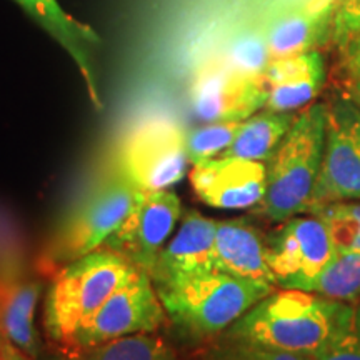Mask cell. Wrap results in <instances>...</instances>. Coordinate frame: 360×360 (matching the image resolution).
<instances>
[{
    "instance_id": "obj_14",
    "label": "cell",
    "mask_w": 360,
    "mask_h": 360,
    "mask_svg": "<svg viewBox=\"0 0 360 360\" xmlns=\"http://www.w3.org/2000/svg\"><path fill=\"white\" fill-rule=\"evenodd\" d=\"M13 2L69 53L82 75L90 101L97 110H101L103 103L98 92L96 62H94L97 47L101 45V37L96 30L74 19L62 8L58 0H13Z\"/></svg>"
},
{
    "instance_id": "obj_5",
    "label": "cell",
    "mask_w": 360,
    "mask_h": 360,
    "mask_svg": "<svg viewBox=\"0 0 360 360\" xmlns=\"http://www.w3.org/2000/svg\"><path fill=\"white\" fill-rule=\"evenodd\" d=\"M139 192L117 169L98 180L56 229L40 255V269L53 276L65 265L101 249L122 224Z\"/></svg>"
},
{
    "instance_id": "obj_7",
    "label": "cell",
    "mask_w": 360,
    "mask_h": 360,
    "mask_svg": "<svg viewBox=\"0 0 360 360\" xmlns=\"http://www.w3.org/2000/svg\"><path fill=\"white\" fill-rule=\"evenodd\" d=\"M360 200V107L345 97L327 107L326 148L307 212Z\"/></svg>"
},
{
    "instance_id": "obj_1",
    "label": "cell",
    "mask_w": 360,
    "mask_h": 360,
    "mask_svg": "<svg viewBox=\"0 0 360 360\" xmlns=\"http://www.w3.org/2000/svg\"><path fill=\"white\" fill-rule=\"evenodd\" d=\"M354 319L355 309L347 302L299 289H281L264 297L222 335L314 357L349 332Z\"/></svg>"
},
{
    "instance_id": "obj_31",
    "label": "cell",
    "mask_w": 360,
    "mask_h": 360,
    "mask_svg": "<svg viewBox=\"0 0 360 360\" xmlns=\"http://www.w3.org/2000/svg\"><path fill=\"white\" fill-rule=\"evenodd\" d=\"M354 2H360V0H354Z\"/></svg>"
},
{
    "instance_id": "obj_11",
    "label": "cell",
    "mask_w": 360,
    "mask_h": 360,
    "mask_svg": "<svg viewBox=\"0 0 360 360\" xmlns=\"http://www.w3.org/2000/svg\"><path fill=\"white\" fill-rule=\"evenodd\" d=\"M326 222L317 215L289 219L267 238V260L281 289H299L334 257Z\"/></svg>"
},
{
    "instance_id": "obj_6",
    "label": "cell",
    "mask_w": 360,
    "mask_h": 360,
    "mask_svg": "<svg viewBox=\"0 0 360 360\" xmlns=\"http://www.w3.org/2000/svg\"><path fill=\"white\" fill-rule=\"evenodd\" d=\"M186 130L174 120H147L125 135L117 155V170L139 191H169L186 175Z\"/></svg>"
},
{
    "instance_id": "obj_21",
    "label": "cell",
    "mask_w": 360,
    "mask_h": 360,
    "mask_svg": "<svg viewBox=\"0 0 360 360\" xmlns=\"http://www.w3.org/2000/svg\"><path fill=\"white\" fill-rule=\"evenodd\" d=\"M79 360H180L177 352L164 337L155 332L124 335L105 344L84 350Z\"/></svg>"
},
{
    "instance_id": "obj_8",
    "label": "cell",
    "mask_w": 360,
    "mask_h": 360,
    "mask_svg": "<svg viewBox=\"0 0 360 360\" xmlns=\"http://www.w3.org/2000/svg\"><path fill=\"white\" fill-rule=\"evenodd\" d=\"M167 322L164 305L146 270L135 272L112 294L92 321L75 335L70 354L77 357L105 342L124 335L157 332Z\"/></svg>"
},
{
    "instance_id": "obj_23",
    "label": "cell",
    "mask_w": 360,
    "mask_h": 360,
    "mask_svg": "<svg viewBox=\"0 0 360 360\" xmlns=\"http://www.w3.org/2000/svg\"><path fill=\"white\" fill-rule=\"evenodd\" d=\"M195 360H312L307 355L282 352L250 342L233 340L220 335L205 342Z\"/></svg>"
},
{
    "instance_id": "obj_18",
    "label": "cell",
    "mask_w": 360,
    "mask_h": 360,
    "mask_svg": "<svg viewBox=\"0 0 360 360\" xmlns=\"http://www.w3.org/2000/svg\"><path fill=\"white\" fill-rule=\"evenodd\" d=\"M330 15L332 6H327L319 12L294 13L278 20L265 39L270 60L317 51L330 39Z\"/></svg>"
},
{
    "instance_id": "obj_22",
    "label": "cell",
    "mask_w": 360,
    "mask_h": 360,
    "mask_svg": "<svg viewBox=\"0 0 360 360\" xmlns=\"http://www.w3.org/2000/svg\"><path fill=\"white\" fill-rule=\"evenodd\" d=\"M240 125L242 122H209L187 132L186 148L188 164L199 165L220 154L224 155L236 139Z\"/></svg>"
},
{
    "instance_id": "obj_17",
    "label": "cell",
    "mask_w": 360,
    "mask_h": 360,
    "mask_svg": "<svg viewBox=\"0 0 360 360\" xmlns=\"http://www.w3.org/2000/svg\"><path fill=\"white\" fill-rule=\"evenodd\" d=\"M264 79L269 90L265 109L294 112L319 96L326 82V62L319 51L272 58Z\"/></svg>"
},
{
    "instance_id": "obj_30",
    "label": "cell",
    "mask_w": 360,
    "mask_h": 360,
    "mask_svg": "<svg viewBox=\"0 0 360 360\" xmlns=\"http://www.w3.org/2000/svg\"><path fill=\"white\" fill-rule=\"evenodd\" d=\"M2 345H4V339L0 337V360H2Z\"/></svg>"
},
{
    "instance_id": "obj_3",
    "label": "cell",
    "mask_w": 360,
    "mask_h": 360,
    "mask_svg": "<svg viewBox=\"0 0 360 360\" xmlns=\"http://www.w3.org/2000/svg\"><path fill=\"white\" fill-rule=\"evenodd\" d=\"M134 272L120 255L98 249L53 274L44 304L49 339L69 355L75 335Z\"/></svg>"
},
{
    "instance_id": "obj_20",
    "label": "cell",
    "mask_w": 360,
    "mask_h": 360,
    "mask_svg": "<svg viewBox=\"0 0 360 360\" xmlns=\"http://www.w3.org/2000/svg\"><path fill=\"white\" fill-rule=\"evenodd\" d=\"M299 290L340 302H354L360 297V250H335L326 267Z\"/></svg>"
},
{
    "instance_id": "obj_13",
    "label": "cell",
    "mask_w": 360,
    "mask_h": 360,
    "mask_svg": "<svg viewBox=\"0 0 360 360\" xmlns=\"http://www.w3.org/2000/svg\"><path fill=\"white\" fill-rule=\"evenodd\" d=\"M191 184L195 195L214 209H249L264 199L267 165L238 157H215L193 165Z\"/></svg>"
},
{
    "instance_id": "obj_24",
    "label": "cell",
    "mask_w": 360,
    "mask_h": 360,
    "mask_svg": "<svg viewBox=\"0 0 360 360\" xmlns=\"http://www.w3.org/2000/svg\"><path fill=\"white\" fill-rule=\"evenodd\" d=\"M310 214L326 222L335 250H360V204L339 202Z\"/></svg>"
},
{
    "instance_id": "obj_28",
    "label": "cell",
    "mask_w": 360,
    "mask_h": 360,
    "mask_svg": "<svg viewBox=\"0 0 360 360\" xmlns=\"http://www.w3.org/2000/svg\"><path fill=\"white\" fill-rule=\"evenodd\" d=\"M349 98H352V101L360 107V80L350 79V82H349Z\"/></svg>"
},
{
    "instance_id": "obj_29",
    "label": "cell",
    "mask_w": 360,
    "mask_h": 360,
    "mask_svg": "<svg viewBox=\"0 0 360 360\" xmlns=\"http://www.w3.org/2000/svg\"><path fill=\"white\" fill-rule=\"evenodd\" d=\"M49 360H79L77 357H74V355H62V357H53V359H49Z\"/></svg>"
},
{
    "instance_id": "obj_19",
    "label": "cell",
    "mask_w": 360,
    "mask_h": 360,
    "mask_svg": "<svg viewBox=\"0 0 360 360\" xmlns=\"http://www.w3.org/2000/svg\"><path fill=\"white\" fill-rule=\"evenodd\" d=\"M294 120L295 115L292 112L265 109L260 114H254L242 122L236 139L224 155L267 164L290 130Z\"/></svg>"
},
{
    "instance_id": "obj_26",
    "label": "cell",
    "mask_w": 360,
    "mask_h": 360,
    "mask_svg": "<svg viewBox=\"0 0 360 360\" xmlns=\"http://www.w3.org/2000/svg\"><path fill=\"white\" fill-rule=\"evenodd\" d=\"M350 79L360 80V30L339 49Z\"/></svg>"
},
{
    "instance_id": "obj_10",
    "label": "cell",
    "mask_w": 360,
    "mask_h": 360,
    "mask_svg": "<svg viewBox=\"0 0 360 360\" xmlns=\"http://www.w3.org/2000/svg\"><path fill=\"white\" fill-rule=\"evenodd\" d=\"M188 97L193 114L204 122H244L265 107L269 90L264 75L244 74L217 60L197 70Z\"/></svg>"
},
{
    "instance_id": "obj_16",
    "label": "cell",
    "mask_w": 360,
    "mask_h": 360,
    "mask_svg": "<svg viewBox=\"0 0 360 360\" xmlns=\"http://www.w3.org/2000/svg\"><path fill=\"white\" fill-rule=\"evenodd\" d=\"M214 270L244 281L277 285L267 260V240L245 219L217 220Z\"/></svg>"
},
{
    "instance_id": "obj_27",
    "label": "cell",
    "mask_w": 360,
    "mask_h": 360,
    "mask_svg": "<svg viewBox=\"0 0 360 360\" xmlns=\"http://www.w3.org/2000/svg\"><path fill=\"white\" fill-rule=\"evenodd\" d=\"M2 360H34V359H30L29 355L17 349L15 345H12L11 342H7L6 339H4Z\"/></svg>"
},
{
    "instance_id": "obj_9",
    "label": "cell",
    "mask_w": 360,
    "mask_h": 360,
    "mask_svg": "<svg viewBox=\"0 0 360 360\" xmlns=\"http://www.w3.org/2000/svg\"><path fill=\"white\" fill-rule=\"evenodd\" d=\"M182 215V202L170 191H141L122 224L101 249L132 264L148 274L172 236Z\"/></svg>"
},
{
    "instance_id": "obj_25",
    "label": "cell",
    "mask_w": 360,
    "mask_h": 360,
    "mask_svg": "<svg viewBox=\"0 0 360 360\" xmlns=\"http://www.w3.org/2000/svg\"><path fill=\"white\" fill-rule=\"evenodd\" d=\"M312 360H360V335L354 328L342 334L326 349L315 354Z\"/></svg>"
},
{
    "instance_id": "obj_4",
    "label": "cell",
    "mask_w": 360,
    "mask_h": 360,
    "mask_svg": "<svg viewBox=\"0 0 360 360\" xmlns=\"http://www.w3.org/2000/svg\"><path fill=\"white\" fill-rule=\"evenodd\" d=\"M326 127L323 103H312L295 117L276 154L265 164L267 187L257 214L272 222H285L307 212L322 169Z\"/></svg>"
},
{
    "instance_id": "obj_12",
    "label": "cell",
    "mask_w": 360,
    "mask_h": 360,
    "mask_svg": "<svg viewBox=\"0 0 360 360\" xmlns=\"http://www.w3.org/2000/svg\"><path fill=\"white\" fill-rule=\"evenodd\" d=\"M40 294L42 282L30 276L19 252L0 242V337L34 360L42 352L35 327Z\"/></svg>"
},
{
    "instance_id": "obj_2",
    "label": "cell",
    "mask_w": 360,
    "mask_h": 360,
    "mask_svg": "<svg viewBox=\"0 0 360 360\" xmlns=\"http://www.w3.org/2000/svg\"><path fill=\"white\" fill-rule=\"evenodd\" d=\"M167 319L192 342H210L232 327L276 285L209 270L154 283Z\"/></svg>"
},
{
    "instance_id": "obj_15",
    "label": "cell",
    "mask_w": 360,
    "mask_h": 360,
    "mask_svg": "<svg viewBox=\"0 0 360 360\" xmlns=\"http://www.w3.org/2000/svg\"><path fill=\"white\" fill-rule=\"evenodd\" d=\"M217 220L188 210L179 231L157 257L148 276L160 283L172 278L214 270V242Z\"/></svg>"
}]
</instances>
